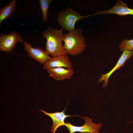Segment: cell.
<instances>
[{"mask_svg": "<svg viewBox=\"0 0 133 133\" xmlns=\"http://www.w3.org/2000/svg\"><path fill=\"white\" fill-rule=\"evenodd\" d=\"M133 54V50H125L120 57L118 60L115 67L109 73L101 75V78L99 79L98 83L103 82L102 86L105 88L108 84V80L109 77L115 71L123 66L125 62L131 58Z\"/></svg>", "mask_w": 133, "mask_h": 133, "instance_id": "obj_9", "label": "cell"}, {"mask_svg": "<svg viewBox=\"0 0 133 133\" xmlns=\"http://www.w3.org/2000/svg\"><path fill=\"white\" fill-rule=\"evenodd\" d=\"M127 5V3H124L122 0H119L111 8L102 11H97L93 15L107 14H112L121 16L128 15H133V9L129 8Z\"/></svg>", "mask_w": 133, "mask_h": 133, "instance_id": "obj_7", "label": "cell"}, {"mask_svg": "<svg viewBox=\"0 0 133 133\" xmlns=\"http://www.w3.org/2000/svg\"><path fill=\"white\" fill-rule=\"evenodd\" d=\"M17 0H13L1 7L0 11V24L8 18L13 14L15 10Z\"/></svg>", "mask_w": 133, "mask_h": 133, "instance_id": "obj_12", "label": "cell"}, {"mask_svg": "<svg viewBox=\"0 0 133 133\" xmlns=\"http://www.w3.org/2000/svg\"><path fill=\"white\" fill-rule=\"evenodd\" d=\"M82 32V29L78 28L63 34V46L67 54L77 55L84 50L86 45Z\"/></svg>", "mask_w": 133, "mask_h": 133, "instance_id": "obj_2", "label": "cell"}, {"mask_svg": "<svg viewBox=\"0 0 133 133\" xmlns=\"http://www.w3.org/2000/svg\"><path fill=\"white\" fill-rule=\"evenodd\" d=\"M120 51L133 50V39H123L119 45Z\"/></svg>", "mask_w": 133, "mask_h": 133, "instance_id": "obj_14", "label": "cell"}, {"mask_svg": "<svg viewBox=\"0 0 133 133\" xmlns=\"http://www.w3.org/2000/svg\"><path fill=\"white\" fill-rule=\"evenodd\" d=\"M89 16H91V15L81 16L72 9L67 7L58 13L57 22L62 29L70 32L75 29V25L76 22Z\"/></svg>", "mask_w": 133, "mask_h": 133, "instance_id": "obj_3", "label": "cell"}, {"mask_svg": "<svg viewBox=\"0 0 133 133\" xmlns=\"http://www.w3.org/2000/svg\"><path fill=\"white\" fill-rule=\"evenodd\" d=\"M63 30L48 27L41 35L47 40L45 51L53 57L67 55L62 45Z\"/></svg>", "mask_w": 133, "mask_h": 133, "instance_id": "obj_1", "label": "cell"}, {"mask_svg": "<svg viewBox=\"0 0 133 133\" xmlns=\"http://www.w3.org/2000/svg\"><path fill=\"white\" fill-rule=\"evenodd\" d=\"M85 121L84 125L80 127L73 126L69 122L65 124V125L68 129L70 133L80 132L84 133H100L99 132L102 124L100 123L96 124L92 122V119L88 117H82Z\"/></svg>", "mask_w": 133, "mask_h": 133, "instance_id": "obj_5", "label": "cell"}, {"mask_svg": "<svg viewBox=\"0 0 133 133\" xmlns=\"http://www.w3.org/2000/svg\"><path fill=\"white\" fill-rule=\"evenodd\" d=\"M46 70L50 76L58 81L70 79L73 73V69H66L63 67L51 68Z\"/></svg>", "mask_w": 133, "mask_h": 133, "instance_id": "obj_10", "label": "cell"}, {"mask_svg": "<svg viewBox=\"0 0 133 133\" xmlns=\"http://www.w3.org/2000/svg\"><path fill=\"white\" fill-rule=\"evenodd\" d=\"M23 45L24 49L28 53L29 56L41 64L44 65L51 58L45 51L41 48L38 47L33 48L31 45L26 42H24Z\"/></svg>", "mask_w": 133, "mask_h": 133, "instance_id": "obj_6", "label": "cell"}, {"mask_svg": "<svg viewBox=\"0 0 133 133\" xmlns=\"http://www.w3.org/2000/svg\"><path fill=\"white\" fill-rule=\"evenodd\" d=\"M65 67L68 69H72V64L67 55L52 57L44 65V69L59 67Z\"/></svg>", "mask_w": 133, "mask_h": 133, "instance_id": "obj_8", "label": "cell"}, {"mask_svg": "<svg viewBox=\"0 0 133 133\" xmlns=\"http://www.w3.org/2000/svg\"><path fill=\"white\" fill-rule=\"evenodd\" d=\"M65 109L60 112H56L50 113L40 109V111L44 113L45 115L49 116L53 120V124L52 126L51 130L52 133H55L56 130L59 127L65 125V123L64 120L68 116H72L66 115L65 113Z\"/></svg>", "mask_w": 133, "mask_h": 133, "instance_id": "obj_11", "label": "cell"}, {"mask_svg": "<svg viewBox=\"0 0 133 133\" xmlns=\"http://www.w3.org/2000/svg\"><path fill=\"white\" fill-rule=\"evenodd\" d=\"M52 0H39V3L42 12V20L44 22L48 20L47 14L48 8Z\"/></svg>", "mask_w": 133, "mask_h": 133, "instance_id": "obj_13", "label": "cell"}, {"mask_svg": "<svg viewBox=\"0 0 133 133\" xmlns=\"http://www.w3.org/2000/svg\"><path fill=\"white\" fill-rule=\"evenodd\" d=\"M24 42L19 33L16 31H12L8 34L3 33L0 36V50L11 52L17 43Z\"/></svg>", "mask_w": 133, "mask_h": 133, "instance_id": "obj_4", "label": "cell"}]
</instances>
